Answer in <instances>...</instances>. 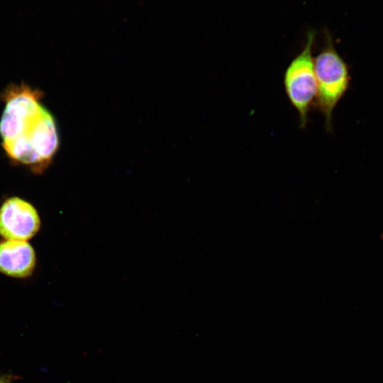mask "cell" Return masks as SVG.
I'll return each instance as SVG.
<instances>
[{"label":"cell","mask_w":383,"mask_h":383,"mask_svg":"<svg viewBox=\"0 0 383 383\" xmlns=\"http://www.w3.org/2000/svg\"><path fill=\"white\" fill-rule=\"evenodd\" d=\"M314 69L317 85L315 104L324 116L326 131L331 132L333 112L349 88L350 75L327 29L324 30L323 46L314 57Z\"/></svg>","instance_id":"1"},{"label":"cell","mask_w":383,"mask_h":383,"mask_svg":"<svg viewBox=\"0 0 383 383\" xmlns=\"http://www.w3.org/2000/svg\"><path fill=\"white\" fill-rule=\"evenodd\" d=\"M59 142L55 120L45 108L28 130L14 140L3 142L2 145L13 162L26 165L33 172L39 173L52 162Z\"/></svg>","instance_id":"2"},{"label":"cell","mask_w":383,"mask_h":383,"mask_svg":"<svg viewBox=\"0 0 383 383\" xmlns=\"http://www.w3.org/2000/svg\"><path fill=\"white\" fill-rule=\"evenodd\" d=\"M315 38V30H309L302 50L290 62L284 73L285 93L298 113L301 128L307 125L309 113L316 96L317 85L313 57Z\"/></svg>","instance_id":"3"},{"label":"cell","mask_w":383,"mask_h":383,"mask_svg":"<svg viewBox=\"0 0 383 383\" xmlns=\"http://www.w3.org/2000/svg\"><path fill=\"white\" fill-rule=\"evenodd\" d=\"M43 93L26 84H10L2 94L5 108L0 120L3 142L14 140L28 130L41 115Z\"/></svg>","instance_id":"4"},{"label":"cell","mask_w":383,"mask_h":383,"mask_svg":"<svg viewBox=\"0 0 383 383\" xmlns=\"http://www.w3.org/2000/svg\"><path fill=\"white\" fill-rule=\"evenodd\" d=\"M40 223L36 209L20 197H9L0 206V235L4 240L27 241L38 232Z\"/></svg>","instance_id":"5"},{"label":"cell","mask_w":383,"mask_h":383,"mask_svg":"<svg viewBox=\"0 0 383 383\" xmlns=\"http://www.w3.org/2000/svg\"><path fill=\"white\" fill-rule=\"evenodd\" d=\"M36 266V255L27 241L0 242V273L15 278L30 277Z\"/></svg>","instance_id":"6"},{"label":"cell","mask_w":383,"mask_h":383,"mask_svg":"<svg viewBox=\"0 0 383 383\" xmlns=\"http://www.w3.org/2000/svg\"><path fill=\"white\" fill-rule=\"evenodd\" d=\"M0 383H10V382L5 377H0Z\"/></svg>","instance_id":"7"}]
</instances>
